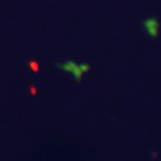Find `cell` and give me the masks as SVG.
<instances>
[{"label": "cell", "mask_w": 161, "mask_h": 161, "mask_svg": "<svg viewBox=\"0 0 161 161\" xmlns=\"http://www.w3.org/2000/svg\"><path fill=\"white\" fill-rule=\"evenodd\" d=\"M30 67L35 70V72H37V70H39V67H37V64H36L35 61H31V63H30Z\"/></svg>", "instance_id": "1"}]
</instances>
